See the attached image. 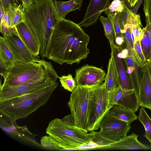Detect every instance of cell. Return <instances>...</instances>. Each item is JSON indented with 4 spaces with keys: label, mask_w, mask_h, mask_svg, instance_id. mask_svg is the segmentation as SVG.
Instances as JSON below:
<instances>
[{
    "label": "cell",
    "mask_w": 151,
    "mask_h": 151,
    "mask_svg": "<svg viewBox=\"0 0 151 151\" xmlns=\"http://www.w3.org/2000/svg\"><path fill=\"white\" fill-rule=\"evenodd\" d=\"M89 36L78 24L62 19L51 36L46 58L62 65L79 63L90 52Z\"/></svg>",
    "instance_id": "6da1fadb"
},
{
    "label": "cell",
    "mask_w": 151,
    "mask_h": 151,
    "mask_svg": "<svg viewBox=\"0 0 151 151\" xmlns=\"http://www.w3.org/2000/svg\"><path fill=\"white\" fill-rule=\"evenodd\" d=\"M25 13L26 23L40 43V55L46 58L54 30L62 19L56 10L53 0H42L38 3H33L25 8Z\"/></svg>",
    "instance_id": "7a4b0ae2"
},
{
    "label": "cell",
    "mask_w": 151,
    "mask_h": 151,
    "mask_svg": "<svg viewBox=\"0 0 151 151\" xmlns=\"http://www.w3.org/2000/svg\"><path fill=\"white\" fill-rule=\"evenodd\" d=\"M58 83L0 102V114L12 121L25 118L44 105Z\"/></svg>",
    "instance_id": "3957f363"
},
{
    "label": "cell",
    "mask_w": 151,
    "mask_h": 151,
    "mask_svg": "<svg viewBox=\"0 0 151 151\" xmlns=\"http://www.w3.org/2000/svg\"><path fill=\"white\" fill-rule=\"evenodd\" d=\"M58 78L51 63L42 59L38 73L31 79L17 86L0 87V102L42 89L56 82Z\"/></svg>",
    "instance_id": "277c9868"
},
{
    "label": "cell",
    "mask_w": 151,
    "mask_h": 151,
    "mask_svg": "<svg viewBox=\"0 0 151 151\" xmlns=\"http://www.w3.org/2000/svg\"><path fill=\"white\" fill-rule=\"evenodd\" d=\"M46 133L55 139L64 150H77L91 142L89 134L75 127L63 123L60 119L55 118L49 123Z\"/></svg>",
    "instance_id": "5b68a950"
},
{
    "label": "cell",
    "mask_w": 151,
    "mask_h": 151,
    "mask_svg": "<svg viewBox=\"0 0 151 151\" xmlns=\"http://www.w3.org/2000/svg\"><path fill=\"white\" fill-rule=\"evenodd\" d=\"M111 108L108 107L104 83L91 88L88 103L87 129L96 130Z\"/></svg>",
    "instance_id": "8992f818"
},
{
    "label": "cell",
    "mask_w": 151,
    "mask_h": 151,
    "mask_svg": "<svg viewBox=\"0 0 151 151\" xmlns=\"http://www.w3.org/2000/svg\"><path fill=\"white\" fill-rule=\"evenodd\" d=\"M91 87L77 86L72 92L68 102L75 127L85 132L87 129L88 107Z\"/></svg>",
    "instance_id": "52a82bcc"
},
{
    "label": "cell",
    "mask_w": 151,
    "mask_h": 151,
    "mask_svg": "<svg viewBox=\"0 0 151 151\" xmlns=\"http://www.w3.org/2000/svg\"><path fill=\"white\" fill-rule=\"evenodd\" d=\"M42 63V60L40 62L14 60L3 76L4 82L0 87L14 86L26 82L37 74Z\"/></svg>",
    "instance_id": "ba28073f"
},
{
    "label": "cell",
    "mask_w": 151,
    "mask_h": 151,
    "mask_svg": "<svg viewBox=\"0 0 151 151\" xmlns=\"http://www.w3.org/2000/svg\"><path fill=\"white\" fill-rule=\"evenodd\" d=\"M14 60L27 62H40L39 57L33 53L20 38L16 27H12L3 34Z\"/></svg>",
    "instance_id": "9c48e42d"
},
{
    "label": "cell",
    "mask_w": 151,
    "mask_h": 151,
    "mask_svg": "<svg viewBox=\"0 0 151 151\" xmlns=\"http://www.w3.org/2000/svg\"><path fill=\"white\" fill-rule=\"evenodd\" d=\"M131 128L130 124L107 113L100 124L99 132L104 137L115 142L127 135Z\"/></svg>",
    "instance_id": "30bf717a"
},
{
    "label": "cell",
    "mask_w": 151,
    "mask_h": 151,
    "mask_svg": "<svg viewBox=\"0 0 151 151\" xmlns=\"http://www.w3.org/2000/svg\"><path fill=\"white\" fill-rule=\"evenodd\" d=\"M106 74L101 68L87 64L76 70L74 79L77 86L91 88L102 83Z\"/></svg>",
    "instance_id": "8fae6325"
},
{
    "label": "cell",
    "mask_w": 151,
    "mask_h": 151,
    "mask_svg": "<svg viewBox=\"0 0 151 151\" xmlns=\"http://www.w3.org/2000/svg\"><path fill=\"white\" fill-rule=\"evenodd\" d=\"M111 0H90L84 17L78 24L87 27L97 22L102 12L110 4Z\"/></svg>",
    "instance_id": "7c38bea8"
},
{
    "label": "cell",
    "mask_w": 151,
    "mask_h": 151,
    "mask_svg": "<svg viewBox=\"0 0 151 151\" xmlns=\"http://www.w3.org/2000/svg\"><path fill=\"white\" fill-rule=\"evenodd\" d=\"M110 44L111 49V56L113 58L116 66L121 88L125 91L134 89L127 72L124 61L119 55V52L123 49L114 42Z\"/></svg>",
    "instance_id": "4fadbf2b"
},
{
    "label": "cell",
    "mask_w": 151,
    "mask_h": 151,
    "mask_svg": "<svg viewBox=\"0 0 151 151\" xmlns=\"http://www.w3.org/2000/svg\"><path fill=\"white\" fill-rule=\"evenodd\" d=\"M138 97L140 106L151 110V80L147 65L143 68Z\"/></svg>",
    "instance_id": "5bb4252c"
},
{
    "label": "cell",
    "mask_w": 151,
    "mask_h": 151,
    "mask_svg": "<svg viewBox=\"0 0 151 151\" xmlns=\"http://www.w3.org/2000/svg\"><path fill=\"white\" fill-rule=\"evenodd\" d=\"M104 83L106 94L108 106L114 91L120 86V81L116 66L112 57L111 56L108 66L107 71Z\"/></svg>",
    "instance_id": "9a60e30c"
},
{
    "label": "cell",
    "mask_w": 151,
    "mask_h": 151,
    "mask_svg": "<svg viewBox=\"0 0 151 151\" xmlns=\"http://www.w3.org/2000/svg\"><path fill=\"white\" fill-rule=\"evenodd\" d=\"M138 136L133 133L122 137L105 148V149L118 150H148L151 146L147 145L138 140Z\"/></svg>",
    "instance_id": "2e32d148"
},
{
    "label": "cell",
    "mask_w": 151,
    "mask_h": 151,
    "mask_svg": "<svg viewBox=\"0 0 151 151\" xmlns=\"http://www.w3.org/2000/svg\"><path fill=\"white\" fill-rule=\"evenodd\" d=\"M15 27L23 42L33 53L38 57L40 54V43L29 28L26 22L20 23Z\"/></svg>",
    "instance_id": "e0dca14e"
},
{
    "label": "cell",
    "mask_w": 151,
    "mask_h": 151,
    "mask_svg": "<svg viewBox=\"0 0 151 151\" xmlns=\"http://www.w3.org/2000/svg\"><path fill=\"white\" fill-rule=\"evenodd\" d=\"M127 68V71L134 90L138 96L140 84L143 67H140L133 56L128 53L127 57L123 59Z\"/></svg>",
    "instance_id": "ac0fdd59"
},
{
    "label": "cell",
    "mask_w": 151,
    "mask_h": 151,
    "mask_svg": "<svg viewBox=\"0 0 151 151\" xmlns=\"http://www.w3.org/2000/svg\"><path fill=\"white\" fill-rule=\"evenodd\" d=\"M53 2L58 15L62 19H65L69 12L81 8L83 3L82 0H70L66 1L53 0Z\"/></svg>",
    "instance_id": "d6986e66"
},
{
    "label": "cell",
    "mask_w": 151,
    "mask_h": 151,
    "mask_svg": "<svg viewBox=\"0 0 151 151\" xmlns=\"http://www.w3.org/2000/svg\"><path fill=\"white\" fill-rule=\"evenodd\" d=\"M116 104L135 112L140 106L138 96L134 89L125 90L123 95Z\"/></svg>",
    "instance_id": "ffe728a7"
},
{
    "label": "cell",
    "mask_w": 151,
    "mask_h": 151,
    "mask_svg": "<svg viewBox=\"0 0 151 151\" xmlns=\"http://www.w3.org/2000/svg\"><path fill=\"white\" fill-rule=\"evenodd\" d=\"M107 113L111 116L130 124L138 118L135 112L118 104L113 105Z\"/></svg>",
    "instance_id": "44dd1931"
},
{
    "label": "cell",
    "mask_w": 151,
    "mask_h": 151,
    "mask_svg": "<svg viewBox=\"0 0 151 151\" xmlns=\"http://www.w3.org/2000/svg\"><path fill=\"white\" fill-rule=\"evenodd\" d=\"M139 41L147 64L148 65L151 58V41L149 31L146 27L143 29Z\"/></svg>",
    "instance_id": "7402d4cb"
},
{
    "label": "cell",
    "mask_w": 151,
    "mask_h": 151,
    "mask_svg": "<svg viewBox=\"0 0 151 151\" xmlns=\"http://www.w3.org/2000/svg\"><path fill=\"white\" fill-rule=\"evenodd\" d=\"M14 60V56L4 37H0V61L8 68Z\"/></svg>",
    "instance_id": "603a6c76"
},
{
    "label": "cell",
    "mask_w": 151,
    "mask_h": 151,
    "mask_svg": "<svg viewBox=\"0 0 151 151\" xmlns=\"http://www.w3.org/2000/svg\"><path fill=\"white\" fill-rule=\"evenodd\" d=\"M9 9L12 18V26L15 27L22 22H25V7L22 3L11 7Z\"/></svg>",
    "instance_id": "cb8c5ba5"
},
{
    "label": "cell",
    "mask_w": 151,
    "mask_h": 151,
    "mask_svg": "<svg viewBox=\"0 0 151 151\" xmlns=\"http://www.w3.org/2000/svg\"><path fill=\"white\" fill-rule=\"evenodd\" d=\"M130 19L131 32L134 35L135 43L139 40L143 28H142L143 27L139 14H135L131 11Z\"/></svg>",
    "instance_id": "d4e9b609"
},
{
    "label": "cell",
    "mask_w": 151,
    "mask_h": 151,
    "mask_svg": "<svg viewBox=\"0 0 151 151\" xmlns=\"http://www.w3.org/2000/svg\"><path fill=\"white\" fill-rule=\"evenodd\" d=\"M138 118L145 128L144 136L151 143V119L143 107L139 109Z\"/></svg>",
    "instance_id": "484cf974"
},
{
    "label": "cell",
    "mask_w": 151,
    "mask_h": 151,
    "mask_svg": "<svg viewBox=\"0 0 151 151\" xmlns=\"http://www.w3.org/2000/svg\"><path fill=\"white\" fill-rule=\"evenodd\" d=\"M89 134L91 142L94 144L96 146V149H105L115 142L102 136L99 132L92 131Z\"/></svg>",
    "instance_id": "4316f807"
},
{
    "label": "cell",
    "mask_w": 151,
    "mask_h": 151,
    "mask_svg": "<svg viewBox=\"0 0 151 151\" xmlns=\"http://www.w3.org/2000/svg\"><path fill=\"white\" fill-rule=\"evenodd\" d=\"M99 18L104 28L105 35L108 39L110 44L114 43L115 39V33L110 20L108 17L102 16H101Z\"/></svg>",
    "instance_id": "83f0119b"
},
{
    "label": "cell",
    "mask_w": 151,
    "mask_h": 151,
    "mask_svg": "<svg viewBox=\"0 0 151 151\" xmlns=\"http://www.w3.org/2000/svg\"><path fill=\"white\" fill-rule=\"evenodd\" d=\"M40 144L41 146L46 149L58 150H64L63 148L60 143L49 135L41 138Z\"/></svg>",
    "instance_id": "f1b7e54d"
},
{
    "label": "cell",
    "mask_w": 151,
    "mask_h": 151,
    "mask_svg": "<svg viewBox=\"0 0 151 151\" xmlns=\"http://www.w3.org/2000/svg\"><path fill=\"white\" fill-rule=\"evenodd\" d=\"M103 12L107 16L112 24L115 32V38L117 37H123L119 22V12H116L111 13L107 8H106Z\"/></svg>",
    "instance_id": "f546056e"
},
{
    "label": "cell",
    "mask_w": 151,
    "mask_h": 151,
    "mask_svg": "<svg viewBox=\"0 0 151 151\" xmlns=\"http://www.w3.org/2000/svg\"><path fill=\"white\" fill-rule=\"evenodd\" d=\"M61 86L63 88L67 91L72 92L77 86L76 82L72 76L71 74L67 76H63L59 77Z\"/></svg>",
    "instance_id": "4dcf8cb0"
},
{
    "label": "cell",
    "mask_w": 151,
    "mask_h": 151,
    "mask_svg": "<svg viewBox=\"0 0 151 151\" xmlns=\"http://www.w3.org/2000/svg\"><path fill=\"white\" fill-rule=\"evenodd\" d=\"M134 58L138 65L142 68L147 64L142 50L139 40L134 43Z\"/></svg>",
    "instance_id": "1f68e13d"
},
{
    "label": "cell",
    "mask_w": 151,
    "mask_h": 151,
    "mask_svg": "<svg viewBox=\"0 0 151 151\" xmlns=\"http://www.w3.org/2000/svg\"><path fill=\"white\" fill-rule=\"evenodd\" d=\"M125 90L119 87L113 93L110 100L109 106L111 107L113 105L116 104L118 101L123 95Z\"/></svg>",
    "instance_id": "d6a6232c"
},
{
    "label": "cell",
    "mask_w": 151,
    "mask_h": 151,
    "mask_svg": "<svg viewBox=\"0 0 151 151\" xmlns=\"http://www.w3.org/2000/svg\"><path fill=\"white\" fill-rule=\"evenodd\" d=\"M111 13L122 12L124 10L123 2L120 0H114L107 8Z\"/></svg>",
    "instance_id": "836d02e7"
},
{
    "label": "cell",
    "mask_w": 151,
    "mask_h": 151,
    "mask_svg": "<svg viewBox=\"0 0 151 151\" xmlns=\"http://www.w3.org/2000/svg\"><path fill=\"white\" fill-rule=\"evenodd\" d=\"M143 10L146 23H149L151 22V0H144Z\"/></svg>",
    "instance_id": "e575fe53"
},
{
    "label": "cell",
    "mask_w": 151,
    "mask_h": 151,
    "mask_svg": "<svg viewBox=\"0 0 151 151\" xmlns=\"http://www.w3.org/2000/svg\"><path fill=\"white\" fill-rule=\"evenodd\" d=\"M61 120L63 123L65 124L75 127V120L71 114L65 116L62 119H61Z\"/></svg>",
    "instance_id": "d590c367"
},
{
    "label": "cell",
    "mask_w": 151,
    "mask_h": 151,
    "mask_svg": "<svg viewBox=\"0 0 151 151\" xmlns=\"http://www.w3.org/2000/svg\"><path fill=\"white\" fill-rule=\"evenodd\" d=\"M5 10L17 4L14 0H1Z\"/></svg>",
    "instance_id": "8d00e7d4"
},
{
    "label": "cell",
    "mask_w": 151,
    "mask_h": 151,
    "mask_svg": "<svg viewBox=\"0 0 151 151\" xmlns=\"http://www.w3.org/2000/svg\"><path fill=\"white\" fill-rule=\"evenodd\" d=\"M22 4L25 8H27L33 3L35 2V0H22Z\"/></svg>",
    "instance_id": "74e56055"
},
{
    "label": "cell",
    "mask_w": 151,
    "mask_h": 151,
    "mask_svg": "<svg viewBox=\"0 0 151 151\" xmlns=\"http://www.w3.org/2000/svg\"><path fill=\"white\" fill-rule=\"evenodd\" d=\"M0 74L1 76L3 77L6 73L7 68L1 61H0Z\"/></svg>",
    "instance_id": "f35d334b"
},
{
    "label": "cell",
    "mask_w": 151,
    "mask_h": 151,
    "mask_svg": "<svg viewBox=\"0 0 151 151\" xmlns=\"http://www.w3.org/2000/svg\"><path fill=\"white\" fill-rule=\"evenodd\" d=\"M6 12L5 9L3 6L2 1L0 0V17L1 21L2 20Z\"/></svg>",
    "instance_id": "ab89813d"
},
{
    "label": "cell",
    "mask_w": 151,
    "mask_h": 151,
    "mask_svg": "<svg viewBox=\"0 0 151 151\" xmlns=\"http://www.w3.org/2000/svg\"><path fill=\"white\" fill-rule=\"evenodd\" d=\"M146 27H147L149 31L150 37L151 41V22L149 23H146ZM148 65L149 67H151V58Z\"/></svg>",
    "instance_id": "60d3db41"
},
{
    "label": "cell",
    "mask_w": 151,
    "mask_h": 151,
    "mask_svg": "<svg viewBox=\"0 0 151 151\" xmlns=\"http://www.w3.org/2000/svg\"><path fill=\"white\" fill-rule=\"evenodd\" d=\"M122 2H124L126 6L129 8L130 7L131 0H121Z\"/></svg>",
    "instance_id": "b9f144b4"
},
{
    "label": "cell",
    "mask_w": 151,
    "mask_h": 151,
    "mask_svg": "<svg viewBox=\"0 0 151 151\" xmlns=\"http://www.w3.org/2000/svg\"><path fill=\"white\" fill-rule=\"evenodd\" d=\"M138 0H131L130 7H133L138 2Z\"/></svg>",
    "instance_id": "7bdbcfd3"
},
{
    "label": "cell",
    "mask_w": 151,
    "mask_h": 151,
    "mask_svg": "<svg viewBox=\"0 0 151 151\" xmlns=\"http://www.w3.org/2000/svg\"><path fill=\"white\" fill-rule=\"evenodd\" d=\"M15 3L18 5L20 3H22V0H14Z\"/></svg>",
    "instance_id": "ee69618b"
},
{
    "label": "cell",
    "mask_w": 151,
    "mask_h": 151,
    "mask_svg": "<svg viewBox=\"0 0 151 151\" xmlns=\"http://www.w3.org/2000/svg\"><path fill=\"white\" fill-rule=\"evenodd\" d=\"M149 71H150V78L151 80V67H149Z\"/></svg>",
    "instance_id": "f6af8a7d"
},
{
    "label": "cell",
    "mask_w": 151,
    "mask_h": 151,
    "mask_svg": "<svg viewBox=\"0 0 151 151\" xmlns=\"http://www.w3.org/2000/svg\"><path fill=\"white\" fill-rule=\"evenodd\" d=\"M35 0V3H38V2H40L42 0Z\"/></svg>",
    "instance_id": "bcb514c9"
}]
</instances>
